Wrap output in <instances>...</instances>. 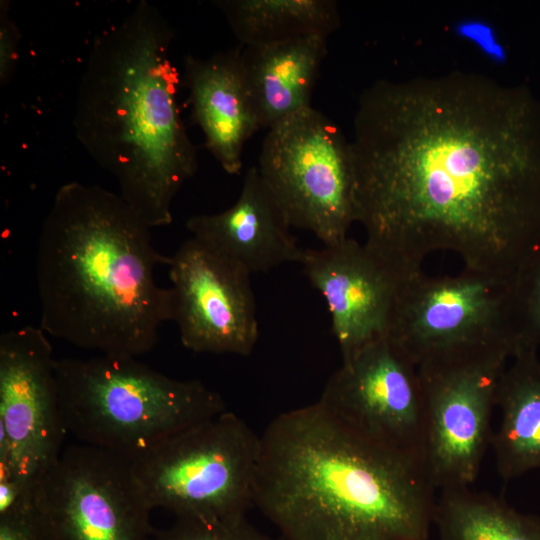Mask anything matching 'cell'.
Listing matches in <instances>:
<instances>
[{
	"label": "cell",
	"mask_w": 540,
	"mask_h": 540,
	"mask_svg": "<svg viewBox=\"0 0 540 540\" xmlns=\"http://www.w3.org/2000/svg\"><path fill=\"white\" fill-rule=\"evenodd\" d=\"M257 168L291 226L324 246L348 238L356 223L353 154L326 115L310 106L268 129Z\"/></svg>",
	"instance_id": "cell-7"
},
{
	"label": "cell",
	"mask_w": 540,
	"mask_h": 540,
	"mask_svg": "<svg viewBox=\"0 0 540 540\" xmlns=\"http://www.w3.org/2000/svg\"><path fill=\"white\" fill-rule=\"evenodd\" d=\"M151 540H283L252 526L246 517L230 520L176 518L164 530L153 532Z\"/></svg>",
	"instance_id": "cell-22"
},
{
	"label": "cell",
	"mask_w": 540,
	"mask_h": 540,
	"mask_svg": "<svg viewBox=\"0 0 540 540\" xmlns=\"http://www.w3.org/2000/svg\"><path fill=\"white\" fill-rule=\"evenodd\" d=\"M212 4L242 46L327 38L340 26L338 6L332 0H215Z\"/></svg>",
	"instance_id": "cell-19"
},
{
	"label": "cell",
	"mask_w": 540,
	"mask_h": 540,
	"mask_svg": "<svg viewBox=\"0 0 540 540\" xmlns=\"http://www.w3.org/2000/svg\"><path fill=\"white\" fill-rule=\"evenodd\" d=\"M318 402L362 441L425 464V401L418 367L388 336L342 360Z\"/></svg>",
	"instance_id": "cell-12"
},
{
	"label": "cell",
	"mask_w": 540,
	"mask_h": 540,
	"mask_svg": "<svg viewBox=\"0 0 540 540\" xmlns=\"http://www.w3.org/2000/svg\"><path fill=\"white\" fill-rule=\"evenodd\" d=\"M325 37L242 46L247 87L260 128L270 129L311 106L319 70L327 54Z\"/></svg>",
	"instance_id": "cell-17"
},
{
	"label": "cell",
	"mask_w": 540,
	"mask_h": 540,
	"mask_svg": "<svg viewBox=\"0 0 540 540\" xmlns=\"http://www.w3.org/2000/svg\"><path fill=\"white\" fill-rule=\"evenodd\" d=\"M511 279L468 268L442 277L417 271L400 291L388 337L417 367L494 348L513 356Z\"/></svg>",
	"instance_id": "cell-9"
},
{
	"label": "cell",
	"mask_w": 540,
	"mask_h": 540,
	"mask_svg": "<svg viewBox=\"0 0 540 540\" xmlns=\"http://www.w3.org/2000/svg\"><path fill=\"white\" fill-rule=\"evenodd\" d=\"M168 267L172 321L183 346L196 353L250 355L259 337L251 274L193 237Z\"/></svg>",
	"instance_id": "cell-13"
},
{
	"label": "cell",
	"mask_w": 540,
	"mask_h": 540,
	"mask_svg": "<svg viewBox=\"0 0 540 540\" xmlns=\"http://www.w3.org/2000/svg\"><path fill=\"white\" fill-rule=\"evenodd\" d=\"M290 227L256 166L246 171L240 195L232 206L186 221L193 238L250 274L301 263L305 249L297 244Z\"/></svg>",
	"instance_id": "cell-15"
},
{
	"label": "cell",
	"mask_w": 540,
	"mask_h": 540,
	"mask_svg": "<svg viewBox=\"0 0 540 540\" xmlns=\"http://www.w3.org/2000/svg\"><path fill=\"white\" fill-rule=\"evenodd\" d=\"M32 500L47 540H151L154 532L131 461L92 446L63 450Z\"/></svg>",
	"instance_id": "cell-10"
},
{
	"label": "cell",
	"mask_w": 540,
	"mask_h": 540,
	"mask_svg": "<svg viewBox=\"0 0 540 540\" xmlns=\"http://www.w3.org/2000/svg\"><path fill=\"white\" fill-rule=\"evenodd\" d=\"M10 4L0 2V84L7 85L13 77L18 59L20 30L10 16Z\"/></svg>",
	"instance_id": "cell-24"
},
{
	"label": "cell",
	"mask_w": 540,
	"mask_h": 540,
	"mask_svg": "<svg viewBox=\"0 0 540 540\" xmlns=\"http://www.w3.org/2000/svg\"><path fill=\"white\" fill-rule=\"evenodd\" d=\"M0 540H47L32 499L0 514Z\"/></svg>",
	"instance_id": "cell-23"
},
{
	"label": "cell",
	"mask_w": 540,
	"mask_h": 540,
	"mask_svg": "<svg viewBox=\"0 0 540 540\" xmlns=\"http://www.w3.org/2000/svg\"><path fill=\"white\" fill-rule=\"evenodd\" d=\"M151 229L119 194L62 185L36 250L40 328L100 354L150 351L172 320L171 290L155 278L171 257L156 250Z\"/></svg>",
	"instance_id": "cell-3"
},
{
	"label": "cell",
	"mask_w": 540,
	"mask_h": 540,
	"mask_svg": "<svg viewBox=\"0 0 540 540\" xmlns=\"http://www.w3.org/2000/svg\"><path fill=\"white\" fill-rule=\"evenodd\" d=\"M260 436L228 410L131 461L151 507L176 518L230 520L254 505Z\"/></svg>",
	"instance_id": "cell-6"
},
{
	"label": "cell",
	"mask_w": 540,
	"mask_h": 540,
	"mask_svg": "<svg viewBox=\"0 0 540 540\" xmlns=\"http://www.w3.org/2000/svg\"><path fill=\"white\" fill-rule=\"evenodd\" d=\"M494 348L418 367L425 401L424 462L435 489L470 487L491 445L500 378L511 359Z\"/></svg>",
	"instance_id": "cell-11"
},
{
	"label": "cell",
	"mask_w": 540,
	"mask_h": 540,
	"mask_svg": "<svg viewBox=\"0 0 540 540\" xmlns=\"http://www.w3.org/2000/svg\"><path fill=\"white\" fill-rule=\"evenodd\" d=\"M56 377L67 433L129 461L227 410L202 381L171 378L133 356L57 359Z\"/></svg>",
	"instance_id": "cell-5"
},
{
	"label": "cell",
	"mask_w": 540,
	"mask_h": 540,
	"mask_svg": "<svg viewBox=\"0 0 540 540\" xmlns=\"http://www.w3.org/2000/svg\"><path fill=\"white\" fill-rule=\"evenodd\" d=\"M300 264L327 303L342 360L388 336L405 281L422 270L398 267L349 237L305 249Z\"/></svg>",
	"instance_id": "cell-14"
},
{
	"label": "cell",
	"mask_w": 540,
	"mask_h": 540,
	"mask_svg": "<svg viewBox=\"0 0 540 540\" xmlns=\"http://www.w3.org/2000/svg\"><path fill=\"white\" fill-rule=\"evenodd\" d=\"M514 354L540 348V234L511 279Z\"/></svg>",
	"instance_id": "cell-21"
},
{
	"label": "cell",
	"mask_w": 540,
	"mask_h": 540,
	"mask_svg": "<svg viewBox=\"0 0 540 540\" xmlns=\"http://www.w3.org/2000/svg\"><path fill=\"white\" fill-rule=\"evenodd\" d=\"M173 39L162 13L140 1L95 37L73 115L84 150L150 228L172 222L173 200L198 168L177 103Z\"/></svg>",
	"instance_id": "cell-4"
},
{
	"label": "cell",
	"mask_w": 540,
	"mask_h": 540,
	"mask_svg": "<svg viewBox=\"0 0 540 540\" xmlns=\"http://www.w3.org/2000/svg\"><path fill=\"white\" fill-rule=\"evenodd\" d=\"M433 524L439 540H540V517L470 487L441 490Z\"/></svg>",
	"instance_id": "cell-20"
},
{
	"label": "cell",
	"mask_w": 540,
	"mask_h": 540,
	"mask_svg": "<svg viewBox=\"0 0 540 540\" xmlns=\"http://www.w3.org/2000/svg\"><path fill=\"white\" fill-rule=\"evenodd\" d=\"M356 222L390 263L437 251L511 279L540 234V97L456 70L381 79L359 96L350 141Z\"/></svg>",
	"instance_id": "cell-1"
},
{
	"label": "cell",
	"mask_w": 540,
	"mask_h": 540,
	"mask_svg": "<svg viewBox=\"0 0 540 540\" xmlns=\"http://www.w3.org/2000/svg\"><path fill=\"white\" fill-rule=\"evenodd\" d=\"M499 421L491 445L500 477L510 481L540 469V359L537 351L511 357L497 389Z\"/></svg>",
	"instance_id": "cell-18"
},
{
	"label": "cell",
	"mask_w": 540,
	"mask_h": 540,
	"mask_svg": "<svg viewBox=\"0 0 540 540\" xmlns=\"http://www.w3.org/2000/svg\"><path fill=\"white\" fill-rule=\"evenodd\" d=\"M241 51L240 45L204 59L193 55L184 59L191 118L204 135L205 147L230 175L240 174L244 146L260 129Z\"/></svg>",
	"instance_id": "cell-16"
},
{
	"label": "cell",
	"mask_w": 540,
	"mask_h": 540,
	"mask_svg": "<svg viewBox=\"0 0 540 540\" xmlns=\"http://www.w3.org/2000/svg\"><path fill=\"white\" fill-rule=\"evenodd\" d=\"M435 490L422 461L362 441L318 401L260 436L254 506L283 540H428Z\"/></svg>",
	"instance_id": "cell-2"
},
{
	"label": "cell",
	"mask_w": 540,
	"mask_h": 540,
	"mask_svg": "<svg viewBox=\"0 0 540 540\" xmlns=\"http://www.w3.org/2000/svg\"><path fill=\"white\" fill-rule=\"evenodd\" d=\"M56 360L40 326L0 336V514L31 500L63 451Z\"/></svg>",
	"instance_id": "cell-8"
}]
</instances>
